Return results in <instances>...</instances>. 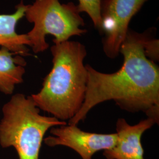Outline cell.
Segmentation results:
<instances>
[{
	"instance_id": "1",
	"label": "cell",
	"mask_w": 159,
	"mask_h": 159,
	"mask_svg": "<svg viewBox=\"0 0 159 159\" xmlns=\"http://www.w3.org/2000/svg\"><path fill=\"white\" fill-rule=\"evenodd\" d=\"M150 34L148 31L139 33L129 30L120 49L123 63L113 73H104L85 65L87 83L84 101L68 125H77L92 108L110 100L127 111L144 112L159 123V68L146 53Z\"/></svg>"
},
{
	"instance_id": "2",
	"label": "cell",
	"mask_w": 159,
	"mask_h": 159,
	"mask_svg": "<svg viewBox=\"0 0 159 159\" xmlns=\"http://www.w3.org/2000/svg\"><path fill=\"white\" fill-rule=\"evenodd\" d=\"M50 50L52 67L40 91L31 97L40 110L66 121L79 111L84 101L87 52L82 43L69 40L54 43Z\"/></svg>"
},
{
	"instance_id": "3",
	"label": "cell",
	"mask_w": 159,
	"mask_h": 159,
	"mask_svg": "<svg viewBox=\"0 0 159 159\" xmlns=\"http://www.w3.org/2000/svg\"><path fill=\"white\" fill-rule=\"evenodd\" d=\"M0 145L14 148L19 159H39L40 148L46 132L66 121L40 114V108L30 96L16 94L2 109Z\"/></svg>"
},
{
	"instance_id": "4",
	"label": "cell",
	"mask_w": 159,
	"mask_h": 159,
	"mask_svg": "<svg viewBox=\"0 0 159 159\" xmlns=\"http://www.w3.org/2000/svg\"><path fill=\"white\" fill-rule=\"evenodd\" d=\"M80 13L73 2L62 4L60 0H35L32 4L26 5L24 17L33 24V29L26 34L29 47L38 54L49 47L47 35H52L53 43H58L87 33V30L83 29L85 23Z\"/></svg>"
},
{
	"instance_id": "5",
	"label": "cell",
	"mask_w": 159,
	"mask_h": 159,
	"mask_svg": "<svg viewBox=\"0 0 159 159\" xmlns=\"http://www.w3.org/2000/svg\"><path fill=\"white\" fill-rule=\"evenodd\" d=\"M148 0H102L100 30L103 33L102 49L106 56L114 59L129 31L131 19Z\"/></svg>"
},
{
	"instance_id": "6",
	"label": "cell",
	"mask_w": 159,
	"mask_h": 159,
	"mask_svg": "<svg viewBox=\"0 0 159 159\" xmlns=\"http://www.w3.org/2000/svg\"><path fill=\"white\" fill-rule=\"evenodd\" d=\"M52 136L44 139L49 147L63 146L73 149L82 159H93L94 154L100 150H109L115 146L117 133L99 134L81 130L77 125H57L51 128Z\"/></svg>"
},
{
	"instance_id": "7",
	"label": "cell",
	"mask_w": 159,
	"mask_h": 159,
	"mask_svg": "<svg viewBox=\"0 0 159 159\" xmlns=\"http://www.w3.org/2000/svg\"><path fill=\"white\" fill-rule=\"evenodd\" d=\"M155 124L153 119L148 117L131 125L125 119L120 118L116 123V144L112 148L104 150L103 156L106 159H144L141 137Z\"/></svg>"
},
{
	"instance_id": "8",
	"label": "cell",
	"mask_w": 159,
	"mask_h": 159,
	"mask_svg": "<svg viewBox=\"0 0 159 159\" xmlns=\"http://www.w3.org/2000/svg\"><path fill=\"white\" fill-rule=\"evenodd\" d=\"M26 5L21 1L16 11L10 14H0V47L8 48L21 56L29 54V41L27 34H19L16 31L17 23L25 16Z\"/></svg>"
},
{
	"instance_id": "9",
	"label": "cell",
	"mask_w": 159,
	"mask_h": 159,
	"mask_svg": "<svg viewBox=\"0 0 159 159\" xmlns=\"http://www.w3.org/2000/svg\"><path fill=\"white\" fill-rule=\"evenodd\" d=\"M26 61L23 56L8 48H0V91L11 95L16 85L23 83Z\"/></svg>"
},
{
	"instance_id": "10",
	"label": "cell",
	"mask_w": 159,
	"mask_h": 159,
	"mask_svg": "<svg viewBox=\"0 0 159 159\" xmlns=\"http://www.w3.org/2000/svg\"><path fill=\"white\" fill-rule=\"evenodd\" d=\"M102 0H79L77 5L80 12H85L94 27L100 29L101 23V5Z\"/></svg>"
}]
</instances>
